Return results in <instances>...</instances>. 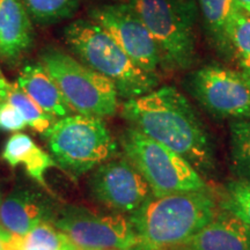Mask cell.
I'll use <instances>...</instances> for the list:
<instances>
[{
	"label": "cell",
	"mask_w": 250,
	"mask_h": 250,
	"mask_svg": "<svg viewBox=\"0 0 250 250\" xmlns=\"http://www.w3.org/2000/svg\"><path fill=\"white\" fill-rule=\"evenodd\" d=\"M221 206L250 227V182L234 180L225 184Z\"/></svg>",
	"instance_id": "603a6c76"
},
{
	"label": "cell",
	"mask_w": 250,
	"mask_h": 250,
	"mask_svg": "<svg viewBox=\"0 0 250 250\" xmlns=\"http://www.w3.org/2000/svg\"><path fill=\"white\" fill-rule=\"evenodd\" d=\"M54 225L78 250H131L142 245L129 217L68 206Z\"/></svg>",
	"instance_id": "ba28073f"
},
{
	"label": "cell",
	"mask_w": 250,
	"mask_h": 250,
	"mask_svg": "<svg viewBox=\"0 0 250 250\" xmlns=\"http://www.w3.org/2000/svg\"><path fill=\"white\" fill-rule=\"evenodd\" d=\"M2 101L14 105L22 114L28 126L41 134H44L57 120L43 111L17 83H11L5 77L0 79V102Z\"/></svg>",
	"instance_id": "ac0fdd59"
},
{
	"label": "cell",
	"mask_w": 250,
	"mask_h": 250,
	"mask_svg": "<svg viewBox=\"0 0 250 250\" xmlns=\"http://www.w3.org/2000/svg\"><path fill=\"white\" fill-rule=\"evenodd\" d=\"M2 77H4V74H2V72H1V68H0V79H1Z\"/></svg>",
	"instance_id": "83f0119b"
},
{
	"label": "cell",
	"mask_w": 250,
	"mask_h": 250,
	"mask_svg": "<svg viewBox=\"0 0 250 250\" xmlns=\"http://www.w3.org/2000/svg\"><path fill=\"white\" fill-rule=\"evenodd\" d=\"M125 158L147 182L153 196L206 190L201 174L182 156L133 127L122 134Z\"/></svg>",
	"instance_id": "8992f818"
},
{
	"label": "cell",
	"mask_w": 250,
	"mask_h": 250,
	"mask_svg": "<svg viewBox=\"0 0 250 250\" xmlns=\"http://www.w3.org/2000/svg\"><path fill=\"white\" fill-rule=\"evenodd\" d=\"M193 98L219 118L250 120V78L240 70L206 65L189 80Z\"/></svg>",
	"instance_id": "9c48e42d"
},
{
	"label": "cell",
	"mask_w": 250,
	"mask_h": 250,
	"mask_svg": "<svg viewBox=\"0 0 250 250\" xmlns=\"http://www.w3.org/2000/svg\"><path fill=\"white\" fill-rule=\"evenodd\" d=\"M21 250H78L55 225L43 221L22 236Z\"/></svg>",
	"instance_id": "44dd1931"
},
{
	"label": "cell",
	"mask_w": 250,
	"mask_h": 250,
	"mask_svg": "<svg viewBox=\"0 0 250 250\" xmlns=\"http://www.w3.org/2000/svg\"><path fill=\"white\" fill-rule=\"evenodd\" d=\"M51 215L45 197L29 188L19 187L0 205V226L8 233L24 236Z\"/></svg>",
	"instance_id": "4fadbf2b"
},
{
	"label": "cell",
	"mask_w": 250,
	"mask_h": 250,
	"mask_svg": "<svg viewBox=\"0 0 250 250\" xmlns=\"http://www.w3.org/2000/svg\"><path fill=\"white\" fill-rule=\"evenodd\" d=\"M90 196L116 213H133L152 196L147 182L127 160L110 159L94 169L88 181Z\"/></svg>",
	"instance_id": "8fae6325"
},
{
	"label": "cell",
	"mask_w": 250,
	"mask_h": 250,
	"mask_svg": "<svg viewBox=\"0 0 250 250\" xmlns=\"http://www.w3.org/2000/svg\"><path fill=\"white\" fill-rule=\"evenodd\" d=\"M17 83L43 111L55 118L72 115L57 83L41 62L27 64L21 68Z\"/></svg>",
	"instance_id": "9a60e30c"
},
{
	"label": "cell",
	"mask_w": 250,
	"mask_h": 250,
	"mask_svg": "<svg viewBox=\"0 0 250 250\" xmlns=\"http://www.w3.org/2000/svg\"><path fill=\"white\" fill-rule=\"evenodd\" d=\"M56 164L76 176L110 160L117 144L102 118L74 114L56 120L43 134Z\"/></svg>",
	"instance_id": "277c9868"
},
{
	"label": "cell",
	"mask_w": 250,
	"mask_h": 250,
	"mask_svg": "<svg viewBox=\"0 0 250 250\" xmlns=\"http://www.w3.org/2000/svg\"><path fill=\"white\" fill-rule=\"evenodd\" d=\"M211 42L224 55H230L229 30L237 12L234 0H198Z\"/></svg>",
	"instance_id": "e0dca14e"
},
{
	"label": "cell",
	"mask_w": 250,
	"mask_h": 250,
	"mask_svg": "<svg viewBox=\"0 0 250 250\" xmlns=\"http://www.w3.org/2000/svg\"><path fill=\"white\" fill-rule=\"evenodd\" d=\"M27 126L24 117L11 103L0 102V131L19 132Z\"/></svg>",
	"instance_id": "cb8c5ba5"
},
{
	"label": "cell",
	"mask_w": 250,
	"mask_h": 250,
	"mask_svg": "<svg viewBox=\"0 0 250 250\" xmlns=\"http://www.w3.org/2000/svg\"><path fill=\"white\" fill-rule=\"evenodd\" d=\"M229 147L233 170L239 179L250 182V120L232 121Z\"/></svg>",
	"instance_id": "d6986e66"
},
{
	"label": "cell",
	"mask_w": 250,
	"mask_h": 250,
	"mask_svg": "<svg viewBox=\"0 0 250 250\" xmlns=\"http://www.w3.org/2000/svg\"><path fill=\"white\" fill-rule=\"evenodd\" d=\"M1 158L12 168L22 165L28 176L46 189L45 173L57 165L54 158L41 148L28 134L20 132L9 137L2 149Z\"/></svg>",
	"instance_id": "2e32d148"
},
{
	"label": "cell",
	"mask_w": 250,
	"mask_h": 250,
	"mask_svg": "<svg viewBox=\"0 0 250 250\" xmlns=\"http://www.w3.org/2000/svg\"><path fill=\"white\" fill-rule=\"evenodd\" d=\"M217 212L214 197L208 190H201L152 195L129 218L143 245L165 250L195 235Z\"/></svg>",
	"instance_id": "7a4b0ae2"
},
{
	"label": "cell",
	"mask_w": 250,
	"mask_h": 250,
	"mask_svg": "<svg viewBox=\"0 0 250 250\" xmlns=\"http://www.w3.org/2000/svg\"><path fill=\"white\" fill-rule=\"evenodd\" d=\"M33 24L22 0H0V56L17 59L30 48Z\"/></svg>",
	"instance_id": "5bb4252c"
},
{
	"label": "cell",
	"mask_w": 250,
	"mask_h": 250,
	"mask_svg": "<svg viewBox=\"0 0 250 250\" xmlns=\"http://www.w3.org/2000/svg\"><path fill=\"white\" fill-rule=\"evenodd\" d=\"M170 250H250V227L223 210L195 235Z\"/></svg>",
	"instance_id": "7c38bea8"
},
{
	"label": "cell",
	"mask_w": 250,
	"mask_h": 250,
	"mask_svg": "<svg viewBox=\"0 0 250 250\" xmlns=\"http://www.w3.org/2000/svg\"><path fill=\"white\" fill-rule=\"evenodd\" d=\"M4 199H2V191H1V186H0V205H1V203Z\"/></svg>",
	"instance_id": "4316f807"
},
{
	"label": "cell",
	"mask_w": 250,
	"mask_h": 250,
	"mask_svg": "<svg viewBox=\"0 0 250 250\" xmlns=\"http://www.w3.org/2000/svg\"><path fill=\"white\" fill-rule=\"evenodd\" d=\"M64 37L74 57L114 83L125 101L145 95L160 83L159 74L143 70L98 23L76 20L65 28Z\"/></svg>",
	"instance_id": "3957f363"
},
{
	"label": "cell",
	"mask_w": 250,
	"mask_h": 250,
	"mask_svg": "<svg viewBox=\"0 0 250 250\" xmlns=\"http://www.w3.org/2000/svg\"><path fill=\"white\" fill-rule=\"evenodd\" d=\"M122 116L139 132L182 156L202 176L217 168L211 137L186 96L173 86H162L126 100Z\"/></svg>",
	"instance_id": "6da1fadb"
},
{
	"label": "cell",
	"mask_w": 250,
	"mask_h": 250,
	"mask_svg": "<svg viewBox=\"0 0 250 250\" xmlns=\"http://www.w3.org/2000/svg\"><path fill=\"white\" fill-rule=\"evenodd\" d=\"M22 236L8 233L0 226V250H21Z\"/></svg>",
	"instance_id": "d4e9b609"
},
{
	"label": "cell",
	"mask_w": 250,
	"mask_h": 250,
	"mask_svg": "<svg viewBox=\"0 0 250 250\" xmlns=\"http://www.w3.org/2000/svg\"><path fill=\"white\" fill-rule=\"evenodd\" d=\"M230 55L239 70L250 78V15L237 11L229 30Z\"/></svg>",
	"instance_id": "ffe728a7"
},
{
	"label": "cell",
	"mask_w": 250,
	"mask_h": 250,
	"mask_svg": "<svg viewBox=\"0 0 250 250\" xmlns=\"http://www.w3.org/2000/svg\"><path fill=\"white\" fill-rule=\"evenodd\" d=\"M40 62L77 114L103 120L117 112L120 95L114 83L74 56L57 48H46L41 52Z\"/></svg>",
	"instance_id": "5b68a950"
},
{
	"label": "cell",
	"mask_w": 250,
	"mask_h": 250,
	"mask_svg": "<svg viewBox=\"0 0 250 250\" xmlns=\"http://www.w3.org/2000/svg\"><path fill=\"white\" fill-rule=\"evenodd\" d=\"M89 18L107 31L143 70L154 74L164 70L155 41L127 2L96 6L89 11Z\"/></svg>",
	"instance_id": "30bf717a"
},
{
	"label": "cell",
	"mask_w": 250,
	"mask_h": 250,
	"mask_svg": "<svg viewBox=\"0 0 250 250\" xmlns=\"http://www.w3.org/2000/svg\"><path fill=\"white\" fill-rule=\"evenodd\" d=\"M237 11L250 15V0H234Z\"/></svg>",
	"instance_id": "484cf974"
},
{
	"label": "cell",
	"mask_w": 250,
	"mask_h": 250,
	"mask_svg": "<svg viewBox=\"0 0 250 250\" xmlns=\"http://www.w3.org/2000/svg\"><path fill=\"white\" fill-rule=\"evenodd\" d=\"M30 18L41 23H52L70 18L77 12L80 0H22Z\"/></svg>",
	"instance_id": "7402d4cb"
},
{
	"label": "cell",
	"mask_w": 250,
	"mask_h": 250,
	"mask_svg": "<svg viewBox=\"0 0 250 250\" xmlns=\"http://www.w3.org/2000/svg\"><path fill=\"white\" fill-rule=\"evenodd\" d=\"M160 50L164 70L186 71L196 58V35L184 0H127Z\"/></svg>",
	"instance_id": "52a82bcc"
}]
</instances>
